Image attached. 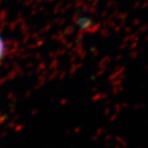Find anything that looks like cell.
<instances>
[{"label":"cell","mask_w":148,"mask_h":148,"mask_svg":"<svg viewBox=\"0 0 148 148\" xmlns=\"http://www.w3.org/2000/svg\"><path fill=\"white\" fill-rule=\"evenodd\" d=\"M4 54H5V44L1 36H0V63H1L3 57H4Z\"/></svg>","instance_id":"cell-1"}]
</instances>
